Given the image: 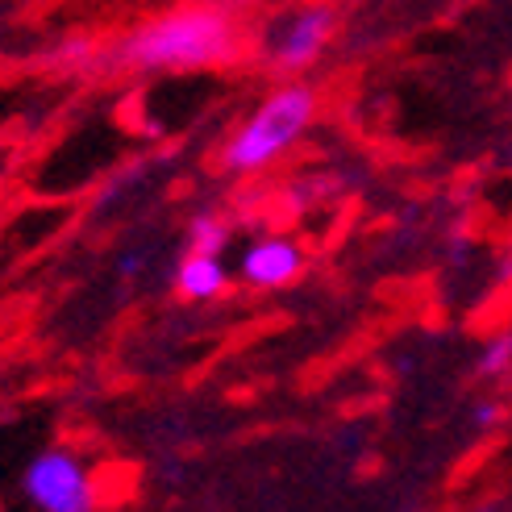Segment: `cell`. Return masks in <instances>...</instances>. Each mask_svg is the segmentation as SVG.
<instances>
[{
    "mask_svg": "<svg viewBox=\"0 0 512 512\" xmlns=\"http://www.w3.org/2000/svg\"><path fill=\"white\" fill-rule=\"evenodd\" d=\"M138 267H142V259H138V254H130V259H125V263H121V271H125V275H134Z\"/></svg>",
    "mask_w": 512,
    "mask_h": 512,
    "instance_id": "cell-10",
    "label": "cell"
},
{
    "mask_svg": "<svg viewBox=\"0 0 512 512\" xmlns=\"http://www.w3.org/2000/svg\"><path fill=\"white\" fill-rule=\"evenodd\" d=\"M238 46V30L221 9L188 5L142 25L121 42V63L142 71H188L225 63Z\"/></svg>",
    "mask_w": 512,
    "mask_h": 512,
    "instance_id": "cell-1",
    "label": "cell"
},
{
    "mask_svg": "<svg viewBox=\"0 0 512 512\" xmlns=\"http://www.w3.org/2000/svg\"><path fill=\"white\" fill-rule=\"evenodd\" d=\"M334 9L329 5H300L288 17H279L267 34V59L279 71H304L334 38Z\"/></svg>",
    "mask_w": 512,
    "mask_h": 512,
    "instance_id": "cell-4",
    "label": "cell"
},
{
    "mask_svg": "<svg viewBox=\"0 0 512 512\" xmlns=\"http://www.w3.org/2000/svg\"><path fill=\"white\" fill-rule=\"evenodd\" d=\"M238 271L250 288H288L304 271V250L292 238L271 234V238H259V242L246 246Z\"/></svg>",
    "mask_w": 512,
    "mask_h": 512,
    "instance_id": "cell-5",
    "label": "cell"
},
{
    "mask_svg": "<svg viewBox=\"0 0 512 512\" xmlns=\"http://www.w3.org/2000/svg\"><path fill=\"white\" fill-rule=\"evenodd\" d=\"M500 417V404H479V413H475V421H483V425H492Z\"/></svg>",
    "mask_w": 512,
    "mask_h": 512,
    "instance_id": "cell-9",
    "label": "cell"
},
{
    "mask_svg": "<svg viewBox=\"0 0 512 512\" xmlns=\"http://www.w3.org/2000/svg\"><path fill=\"white\" fill-rule=\"evenodd\" d=\"M225 279H229V271L221 263V254L192 250L188 259L179 263V271H175V288L184 292L188 300H213V296L225 292Z\"/></svg>",
    "mask_w": 512,
    "mask_h": 512,
    "instance_id": "cell-6",
    "label": "cell"
},
{
    "mask_svg": "<svg viewBox=\"0 0 512 512\" xmlns=\"http://www.w3.org/2000/svg\"><path fill=\"white\" fill-rule=\"evenodd\" d=\"M188 242H192V250H200V254H221L225 242H229V225H225L221 217H213V213H204V217L192 221Z\"/></svg>",
    "mask_w": 512,
    "mask_h": 512,
    "instance_id": "cell-7",
    "label": "cell"
},
{
    "mask_svg": "<svg viewBox=\"0 0 512 512\" xmlns=\"http://www.w3.org/2000/svg\"><path fill=\"white\" fill-rule=\"evenodd\" d=\"M25 496L42 512H92L96 508L92 475L67 450H50L34 458L30 471H25Z\"/></svg>",
    "mask_w": 512,
    "mask_h": 512,
    "instance_id": "cell-3",
    "label": "cell"
},
{
    "mask_svg": "<svg viewBox=\"0 0 512 512\" xmlns=\"http://www.w3.org/2000/svg\"><path fill=\"white\" fill-rule=\"evenodd\" d=\"M313 113H317V96H313L309 84L275 88L263 105L242 121V130L225 142L221 163L229 171H238V175L271 167L275 159H284L288 150L304 138V130L313 125Z\"/></svg>",
    "mask_w": 512,
    "mask_h": 512,
    "instance_id": "cell-2",
    "label": "cell"
},
{
    "mask_svg": "<svg viewBox=\"0 0 512 512\" xmlns=\"http://www.w3.org/2000/svg\"><path fill=\"white\" fill-rule=\"evenodd\" d=\"M504 371H512V334L492 338L488 350L479 354V375H483V379H500Z\"/></svg>",
    "mask_w": 512,
    "mask_h": 512,
    "instance_id": "cell-8",
    "label": "cell"
}]
</instances>
